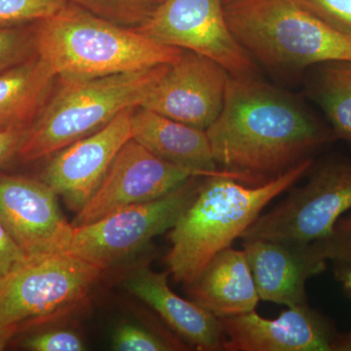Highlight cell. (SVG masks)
Here are the masks:
<instances>
[{
    "mask_svg": "<svg viewBox=\"0 0 351 351\" xmlns=\"http://www.w3.org/2000/svg\"><path fill=\"white\" fill-rule=\"evenodd\" d=\"M178 346L135 323H121L112 334L113 350L168 351L178 350Z\"/></svg>",
    "mask_w": 351,
    "mask_h": 351,
    "instance_id": "obj_25",
    "label": "cell"
},
{
    "mask_svg": "<svg viewBox=\"0 0 351 351\" xmlns=\"http://www.w3.org/2000/svg\"><path fill=\"white\" fill-rule=\"evenodd\" d=\"M170 64L86 80H60L29 127L17 156L24 162L50 157L138 107Z\"/></svg>",
    "mask_w": 351,
    "mask_h": 351,
    "instance_id": "obj_4",
    "label": "cell"
},
{
    "mask_svg": "<svg viewBox=\"0 0 351 351\" xmlns=\"http://www.w3.org/2000/svg\"><path fill=\"white\" fill-rule=\"evenodd\" d=\"M334 351H351V332L338 335L335 341Z\"/></svg>",
    "mask_w": 351,
    "mask_h": 351,
    "instance_id": "obj_30",
    "label": "cell"
},
{
    "mask_svg": "<svg viewBox=\"0 0 351 351\" xmlns=\"http://www.w3.org/2000/svg\"><path fill=\"white\" fill-rule=\"evenodd\" d=\"M66 3L124 25L137 27L149 19L162 0H64Z\"/></svg>",
    "mask_w": 351,
    "mask_h": 351,
    "instance_id": "obj_21",
    "label": "cell"
},
{
    "mask_svg": "<svg viewBox=\"0 0 351 351\" xmlns=\"http://www.w3.org/2000/svg\"><path fill=\"white\" fill-rule=\"evenodd\" d=\"M196 176L199 175L158 158L130 138L71 225H88L117 210L158 199Z\"/></svg>",
    "mask_w": 351,
    "mask_h": 351,
    "instance_id": "obj_10",
    "label": "cell"
},
{
    "mask_svg": "<svg viewBox=\"0 0 351 351\" xmlns=\"http://www.w3.org/2000/svg\"><path fill=\"white\" fill-rule=\"evenodd\" d=\"M350 210L351 159H331L315 168L306 184L261 214L241 239L313 243Z\"/></svg>",
    "mask_w": 351,
    "mask_h": 351,
    "instance_id": "obj_7",
    "label": "cell"
},
{
    "mask_svg": "<svg viewBox=\"0 0 351 351\" xmlns=\"http://www.w3.org/2000/svg\"><path fill=\"white\" fill-rule=\"evenodd\" d=\"M321 20L351 38V0H299Z\"/></svg>",
    "mask_w": 351,
    "mask_h": 351,
    "instance_id": "obj_27",
    "label": "cell"
},
{
    "mask_svg": "<svg viewBox=\"0 0 351 351\" xmlns=\"http://www.w3.org/2000/svg\"><path fill=\"white\" fill-rule=\"evenodd\" d=\"M64 0H0V27L32 24L66 5Z\"/></svg>",
    "mask_w": 351,
    "mask_h": 351,
    "instance_id": "obj_22",
    "label": "cell"
},
{
    "mask_svg": "<svg viewBox=\"0 0 351 351\" xmlns=\"http://www.w3.org/2000/svg\"><path fill=\"white\" fill-rule=\"evenodd\" d=\"M313 90L331 124L332 137L351 144V61L320 64Z\"/></svg>",
    "mask_w": 351,
    "mask_h": 351,
    "instance_id": "obj_20",
    "label": "cell"
},
{
    "mask_svg": "<svg viewBox=\"0 0 351 351\" xmlns=\"http://www.w3.org/2000/svg\"><path fill=\"white\" fill-rule=\"evenodd\" d=\"M14 334L9 330L0 328V351L3 350L8 345L9 341L13 338Z\"/></svg>",
    "mask_w": 351,
    "mask_h": 351,
    "instance_id": "obj_31",
    "label": "cell"
},
{
    "mask_svg": "<svg viewBox=\"0 0 351 351\" xmlns=\"http://www.w3.org/2000/svg\"><path fill=\"white\" fill-rule=\"evenodd\" d=\"M58 76L36 55L0 75V129L29 127L56 86Z\"/></svg>",
    "mask_w": 351,
    "mask_h": 351,
    "instance_id": "obj_19",
    "label": "cell"
},
{
    "mask_svg": "<svg viewBox=\"0 0 351 351\" xmlns=\"http://www.w3.org/2000/svg\"><path fill=\"white\" fill-rule=\"evenodd\" d=\"M134 108H127L104 128L50 156L41 180L76 213L100 188L117 154L132 138Z\"/></svg>",
    "mask_w": 351,
    "mask_h": 351,
    "instance_id": "obj_13",
    "label": "cell"
},
{
    "mask_svg": "<svg viewBox=\"0 0 351 351\" xmlns=\"http://www.w3.org/2000/svg\"><path fill=\"white\" fill-rule=\"evenodd\" d=\"M313 166L311 157L261 184H244L230 174L203 177L195 199L170 230L167 271L177 282H195L217 254L241 239L265 208Z\"/></svg>",
    "mask_w": 351,
    "mask_h": 351,
    "instance_id": "obj_2",
    "label": "cell"
},
{
    "mask_svg": "<svg viewBox=\"0 0 351 351\" xmlns=\"http://www.w3.org/2000/svg\"><path fill=\"white\" fill-rule=\"evenodd\" d=\"M131 130L135 142L164 161L202 177L230 174L219 170L215 162L206 130L141 107L133 110Z\"/></svg>",
    "mask_w": 351,
    "mask_h": 351,
    "instance_id": "obj_17",
    "label": "cell"
},
{
    "mask_svg": "<svg viewBox=\"0 0 351 351\" xmlns=\"http://www.w3.org/2000/svg\"><path fill=\"white\" fill-rule=\"evenodd\" d=\"M0 221L27 257L68 249L73 226L43 180L0 173Z\"/></svg>",
    "mask_w": 351,
    "mask_h": 351,
    "instance_id": "obj_12",
    "label": "cell"
},
{
    "mask_svg": "<svg viewBox=\"0 0 351 351\" xmlns=\"http://www.w3.org/2000/svg\"><path fill=\"white\" fill-rule=\"evenodd\" d=\"M261 301L288 307L306 304V283L322 274L327 261L313 243L242 240Z\"/></svg>",
    "mask_w": 351,
    "mask_h": 351,
    "instance_id": "obj_15",
    "label": "cell"
},
{
    "mask_svg": "<svg viewBox=\"0 0 351 351\" xmlns=\"http://www.w3.org/2000/svg\"><path fill=\"white\" fill-rule=\"evenodd\" d=\"M206 133L219 169L248 184L284 174L332 137L294 97L256 76L230 75Z\"/></svg>",
    "mask_w": 351,
    "mask_h": 351,
    "instance_id": "obj_1",
    "label": "cell"
},
{
    "mask_svg": "<svg viewBox=\"0 0 351 351\" xmlns=\"http://www.w3.org/2000/svg\"><path fill=\"white\" fill-rule=\"evenodd\" d=\"M36 55L31 24L0 27V75Z\"/></svg>",
    "mask_w": 351,
    "mask_h": 351,
    "instance_id": "obj_23",
    "label": "cell"
},
{
    "mask_svg": "<svg viewBox=\"0 0 351 351\" xmlns=\"http://www.w3.org/2000/svg\"><path fill=\"white\" fill-rule=\"evenodd\" d=\"M103 269L66 252L27 257L0 289V328L13 332L80 306Z\"/></svg>",
    "mask_w": 351,
    "mask_h": 351,
    "instance_id": "obj_6",
    "label": "cell"
},
{
    "mask_svg": "<svg viewBox=\"0 0 351 351\" xmlns=\"http://www.w3.org/2000/svg\"><path fill=\"white\" fill-rule=\"evenodd\" d=\"M193 301L216 317L251 313L261 301L244 250L219 252L188 286Z\"/></svg>",
    "mask_w": 351,
    "mask_h": 351,
    "instance_id": "obj_18",
    "label": "cell"
},
{
    "mask_svg": "<svg viewBox=\"0 0 351 351\" xmlns=\"http://www.w3.org/2000/svg\"><path fill=\"white\" fill-rule=\"evenodd\" d=\"M22 346L32 351H82L84 341L77 332L69 329L53 328L25 337Z\"/></svg>",
    "mask_w": 351,
    "mask_h": 351,
    "instance_id": "obj_26",
    "label": "cell"
},
{
    "mask_svg": "<svg viewBox=\"0 0 351 351\" xmlns=\"http://www.w3.org/2000/svg\"><path fill=\"white\" fill-rule=\"evenodd\" d=\"M228 1H230V0H226V2H228Z\"/></svg>",
    "mask_w": 351,
    "mask_h": 351,
    "instance_id": "obj_34",
    "label": "cell"
},
{
    "mask_svg": "<svg viewBox=\"0 0 351 351\" xmlns=\"http://www.w3.org/2000/svg\"><path fill=\"white\" fill-rule=\"evenodd\" d=\"M4 279L5 277L0 276V289H1L2 284H3Z\"/></svg>",
    "mask_w": 351,
    "mask_h": 351,
    "instance_id": "obj_33",
    "label": "cell"
},
{
    "mask_svg": "<svg viewBox=\"0 0 351 351\" xmlns=\"http://www.w3.org/2000/svg\"><path fill=\"white\" fill-rule=\"evenodd\" d=\"M316 250L325 260L336 265L338 276L351 269V213L341 216L331 232L313 242Z\"/></svg>",
    "mask_w": 351,
    "mask_h": 351,
    "instance_id": "obj_24",
    "label": "cell"
},
{
    "mask_svg": "<svg viewBox=\"0 0 351 351\" xmlns=\"http://www.w3.org/2000/svg\"><path fill=\"white\" fill-rule=\"evenodd\" d=\"M226 0H162L149 19L133 27L161 44L209 58L233 76H256L257 66L235 39Z\"/></svg>",
    "mask_w": 351,
    "mask_h": 351,
    "instance_id": "obj_9",
    "label": "cell"
},
{
    "mask_svg": "<svg viewBox=\"0 0 351 351\" xmlns=\"http://www.w3.org/2000/svg\"><path fill=\"white\" fill-rule=\"evenodd\" d=\"M29 127L0 129V166L17 156Z\"/></svg>",
    "mask_w": 351,
    "mask_h": 351,
    "instance_id": "obj_29",
    "label": "cell"
},
{
    "mask_svg": "<svg viewBox=\"0 0 351 351\" xmlns=\"http://www.w3.org/2000/svg\"><path fill=\"white\" fill-rule=\"evenodd\" d=\"M230 75L213 60L184 50L138 107L207 130L221 112Z\"/></svg>",
    "mask_w": 351,
    "mask_h": 351,
    "instance_id": "obj_11",
    "label": "cell"
},
{
    "mask_svg": "<svg viewBox=\"0 0 351 351\" xmlns=\"http://www.w3.org/2000/svg\"><path fill=\"white\" fill-rule=\"evenodd\" d=\"M226 22L245 51L267 68L300 71L351 61V38L299 0H230Z\"/></svg>",
    "mask_w": 351,
    "mask_h": 351,
    "instance_id": "obj_5",
    "label": "cell"
},
{
    "mask_svg": "<svg viewBox=\"0 0 351 351\" xmlns=\"http://www.w3.org/2000/svg\"><path fill=\"white\" fill-rule=\"evenodd\" d=\"M168 276V271L140 267L124 278L123 287L154 309L173 331L197 350H221L225 336L221 319L173 292Z\"/></svg>",
    "mask_w": 351,
    "mask_h": 351,
    "instance_id": "obj_16",
    "label": "cell"
},
{
    "mask_svg": "<svg viewBox=\"0 0 351 351\" xmlns=\"http://www.w3.org/2000/svg\"><path fill=\"white\" fill-rule=\"evenodd\" d=\"M196 176L158 199L117 210L88 225L73 228L66 253L105 270L170 230L195 199Z\"/></svg>",
    "mask_w": 351,
    "mask_h": 351,
    "instance_id": "obj_8",
    "label": "cell"
},
{
    "mask_svg": "<svg viewBox=\"0 0 351 351\" xmlns=\"http://www.w3.org/2000/svg\"><path fill=\"white\" fill-rule=\"evenodd\" d=\"M339 277L343 280V285H345L346 290L351 293V269L346 270V271L341 274Z\"/></svg>",
    "mask_w": 351,
    "mask_h": 351,
    "instance_id": "obj_32",
    "label": "cell"
},
{
    "mask_svg": "<svg viewBox=\"0 0 351 351\" xmlns=\"http://www.w3.org/2000/svg\"><path fill=\"white\" fill-rule=\"evenodd\" d=\"M27 255L0 221V276L6 277Z\"/></svg>",
    "mask_w": 351,
    "mask_h": 351,
    "instance_id": "obj_28",
    "label": "cell"
},
{
    "mask_svg": "<svg viewBox=\"0 0 351 351\" xmlns=\"http://www.w3.org/2000/svg\"><path fill=\"white\" fill-rule=\"evenodd\" d=\"M31 27L36 55L60 80L103 77L172 64L184 52L73 4Z\"/></svg>",
    "mask_w": 351,
    "mask_h": 351,
    "instance_id": "obj_3",
    "label": "cell"
},
{
    "mask_svg": "<svg viewBox=\"0 0 351 351\" xmlns=\"http://www.w3.org/2000/svg\"><path fill=\"white\" fill-rule=\"evenodd\" d=\"M226 351H334L338 335L307 304L289 307L274 319L255 311L221 318Z\"/></svg>",
    "mask_w": 351,
    "mask_h": 351,
    "instance_id": "obj_14",
    "label": "cell"
}]
</instances>
